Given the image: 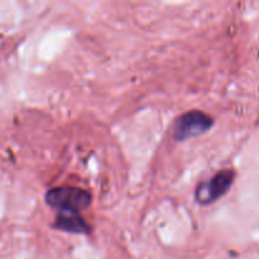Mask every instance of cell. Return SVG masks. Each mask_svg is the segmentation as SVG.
I'll return each instance as SVG.
<instances>
[{
	"mask_svg": "<svg viewBox=\"0 0 259 259\" xmlns=\"http://www.w3.org/2000/svg\"><path fill=\"white\" fill-rule=\"evenodd\" d=\"M46 201L58 211L80 212L88 209L93 201L89 191L73 186H61L51 189L46 194Z\"/></svg>",
	"mask_w": 259,
	"mask_h": 259,
	"instance_id": "1",
	"label": "cell"
},
{
	"mask_svg": "<svg viewBox=\"0 0 259 259\" xmlns=\"http://www.w3.org/2000/svg\"><path fill=\"white\" fill-rule=\"evenodd\" d=\"M214 125V119L201 110H190L181 114L175 120L172 134L179 142L196 138L206 133Z\"/></svg>",
	"mask_w": 259,
	"mask_h": 259,
	"instance_id": "2",
	"label": "cell"
},
{
	"mask_svg": "<svg viewBox=\"0 0 259 259\" xmlns=\"http://www.w3.org/2000/svg\"><path fill=\"white\" fill-rule=\"evenodd\" d=\"M235 174L232 169L218 172L205 184H200L196 190V200L201 205H209L224 196L234 182Z\"/></svg>",
	"mask_w": 259,
	"mask_h": 259,
	"instance_id": "3",
	"label": "cell"
},
{
	"mask_svg": "<svg viewBox=\"0 0 259 259\" xmlns=\"http://www.w3.org/2000/svg\"><path fill=\"white\" fill-rule=\"evenodd\" d=\"M53 228L73 234H89L91 230L80 212L71 211H58L57 218L53 223Z\"/></svg>",
	"mask_w": 259,
	"mask_h": 259,
	"instance_id": "4",
	"label": "cell"
}]
</instances>
